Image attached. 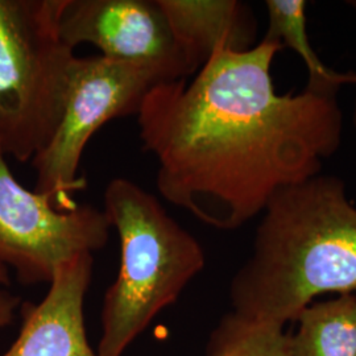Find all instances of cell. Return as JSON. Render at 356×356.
Segmentation results:
<instances>
[{"instance_id":"6da1fadb","label":"cell","mask_w":356,"mask_h":356,"mask_svg":"<svg viewBox=\"0 0 356 356\" xmlns=\"http://www.w3.org/2000/svg\"><path fill=\"white\" fill-rule=\"evenodd\" d=\"M281 49L266 38L250 51L219 48L191 82L153 86L136 115L161 197L213 229H241L341 147L338 94H277Z\"/></svg>"},{"instance_id":"7a4b0ae2","label":"cell","mask_w":356,"mask_h":356,"mask_svg":"<svg viewBox=\"0 0 356 356\" xmlns=\"http://www.w3.org/2000/svg\"><path fill=\"white\" fill-rule=\"evenodd\" d=\"M329 293L356 294V207L341 178L321 173L268 202L251 256L229 282V313L285 327Z\"/></svg>"},{"instance_id":"3957f363","label":"cell","mask_w":356,"mask_h":356,"mask_svg":"<svg viewBox=\"0 0 356 356\" xmlns=\"http://www.w3.org/2000/svg\"><path fill=\"white\" fill-rule=\"evenodd\" d=\"M103 211L119 239V269L101 310L97 356H124L153 319L177 302L206 264L201 243L132 179L115 177Z\"/></svg>"},{"instance_id":"277c9868","label":"cell","mask_w":356,"mask_h":356,"mask_svg":"<svg viewBox=\"0 0 356 356\" xmlns=\"http://www.w3.org/2000/svg\"><path fill=\"white\" fill-rule=\"evenodd\" d=\"M64 0H0V148L32 161L64 114L76 60L58 31Z\"/></svg>"},{"instance_id":"5b68a950","label":"cell","mask_w":356,"mask_h":356,"mask_svg":"<svg viewBox=\"0 0 356 356\" xmlns=\"http://www.w3.org/2000/svg\"><path fill=\"white\" fill-rule=\"evenodd\" d=\"M159 76L136 65L103 56L76 57L64 114L45 148L31 161L36 172L35 189L49 197L61 211L76 209L73 195L86 188L81 161L90 139L116 118L138 115Z\"/></svg>"},{"instance_id":"8992f818","label":"cell","mask_w":356,"mask_h":356,"mask_svg":"<svg viewBox=\"0 0 356 356\" xmlns=\"http://www.w3.org/2000/svg\"><path fill=\"white\" fill-rule=\"evenodd\" d=\"M110 229L104 211L92 204L61 211L49 197L26 189L0 148V263L22 284H49L65 261L103 250Z\"/></svg>"},{"instance_id":"52a82bcc","label":"cell","mask_w":356,"mask_h":356,"mask_svg":"<svg viewBox=\"0 0 356 356\" xmlns=\"http://www.w3.org/2000/svg\"><path fill=\"white\" fill-rule=\"evenodd\" d=\"M58 31L73 51L91 44L104 58L148 69L161 83L194 74L159 0H64Z\"/></svg>"},{"instance_id":"ba28073f","label":"cell","mask_w":356,"mask_h":356,"mask_svg":"<svg viewBox=\"0 0 356 356\" xmlns=\"http://www.w3.org/2000/svg\"><path fill=\"white\" fill-rule=\"evenodd\" d=\"M92 268V254H76L57 268L44 298L22 304L19 335L0 356H97L85 325Z\"/></svg>"},{"instance_id":"9c48e42d","label":"cell","mask_w":356,"mask_h":356,"mask_svg":"<svg viewBox=\"0 0 356 356\" xmlns=\"http://www.w3.org/2000/svg\"><path fill=\"white\" fill-rule=\"evenodd\" d=\"M172 32L194 74L219 48H254L257 20L250 4L239 0H159Z\"/></svg>"},{"instance_id":"30bf717a","label":"cell","mask_w":356,"mask_h":356,"mask_svg":"<svg viewBox=\"0 0 356 356\" xmlns=\"http://www.w3.org/2000/svg\"><path fill=\"white\" fill-rule=\"evenodd\" d=\"M289 334V356H356V294L305 307Z\"/></svg>"},{"instance_id":"8fae6325","label":"cell","mask_w":356,"mask_h":356,"mask_svg":"<svg viewBox=\"0 0 356 356\" xmlns=\"http://www.w3.org/2000/svg\"><path fill=\"white\" fill-rule=\"evenodd\" d=\"M305 0H267L268 29L264 38L279 41L296 51L307 69L305 89L338 94L343 85L356 83V73H339L323 64L312 48L306 28Z\"/></svg>"},{"instance_id":"7c38bea8","label":"cell","mask_w":356,"mask_h":356,"mask_svg":"<svg viewBox=\"0 0 356 356\" xmlns=\"http://www.w3.org/2000/svg\"><path fill=\"white\" fill-rule=\"evenodd\" d=\"M204 356H289V334L227 313L211 332Z\"/></svg>"},{"instance_id":"4fadbf2b","label":"cell","mask_w":356,"mask_h":356,"mask_svg":"<svg viewBox=\"0 0 356 356\" xmlns=\"http://www.w3.org/2000/svg\"><path fill=\"white\" fill-rule=\"evenodd\" d=\"M22 305L19 296L8 291V288H0V330L10 326L15 318L17 307Z\"/></svg>"},{"instance_id":"5bb4252c","label":"cell","mask_w":356,"mask_h":356,"mask_svg":"<svg viewBox=\"0 0 356 356\" xmlns=\"http://www.w3.org/2000/svg\"><path fill=\"white\" fill-rule=\"evenodd\" d=\"M11 285V272L10 269L0 263V286L8 288Z\"/></svg>"},{"instance_id":"9a60e30c","label":"cell","mask_w":356,"mask_h":356,"mask_svg":"<svg viewBox=\"0 0 356 356\" xmlns=\"http://www.w3.org/2000/svg\"><path fill=\"white\" fill-rule=\"evenodd\" d=\"M353 124L356 129V98L355 102H354V108H353Z\"/></svg>"}]
</instances>
